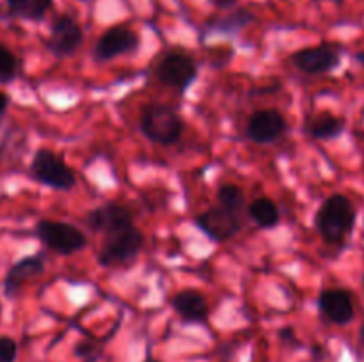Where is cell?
Listing matches in <instances>:
<instances>
[{
	"label": "cell",
	"instance_id": "obj_1",
	"mask_svg": "<svg viewBox=\"0 0 364 362\" xmlns=\"http://www.w3.org/2000/svg\"><path fill=\"white\" fill-rule=\"evenodd\" d=\"M355 208L343 194H333L315 213V227L329 245H343L355 227Z\"/></svg>",
	"mask_w": 364,
	"mask_h": 362
},
{
	"label": "cell",
	"instance_id": "obj_2",
	"mask_svg": "<svg viewBox=\"0 0 364 362\" xmlns=\"http://www.w3.org/2000/svg\"><path fill=\"white\" fill-rule=\"evenodd\" d=\"M141 133L160 146H173L183 133V121L176 110L164 103H148L139 119Z\"/></svg>",
	"mask_w": 364,
	"mask_h": 362
},
{
	"label": "cell",
	"instance_id": "obj_3",
	"mask_svg": "<svg viewBox=\"0 0 364 362\" xmlns=\"http://www.w3.org/2000/svg\"><path fill=\"white\" fill-rule=\"evenodd\" d=\"M144 247V233L139 227L128 226L105 234L98 252V263L105 268L132 261Z\"/></svg>",
	"mask_w": 364,
	"mask_h": 362
},
{
	"label": "cell",
	"instance_id": "obj_4",
	"mask_svg": "<svg viewBox=\"0 0 364 362\" xmlns=\"http://www.w3.org/2000/svg\"><path fill=\"white\" fill-rule=\"evenodd\" d=\"M31 172L36 181L53 190H71L77 185V174L60 156L50 149H38L32 158Z\"/></svg>",
	"mask_w": 364,
	"mask_h": 362
},
{
	"label": "cell",
	"instance_id": "obj_5",
	"mask_svg": "<svg viewBox=\"0 0 364 362\" xmlns=\"http://www.w3.org/2000/svg\"><path fill=\"white\" fill-rule=\"evenodd\" d=\"M39 240L57 254L70 256L87 247V238L77 226L63 220H39L36 226Z\"/></svg>",
	"mask_w": 364,
	"mask_h": 362
},
{
	"label": "cell",
	"instance_id": "obj_6",
	"mask_svg": "<svg viewBox=\"0 0 364 362\" xmlns=\"http://www.w3.org/2000/svg\"><path fill=\"white\" fill-rule=\"evenodd\" d=\"M198 64L191 55L183 52H169L159 60L155 67V77L160 84L185 91L198 78Z\"/></svg>",
	"mask_w": 364,
	"mask_h": 362
},
{
	"label": "cell",
	"instance_id": "obj_7",
	"mask_svg": "<svg viewBox=\"0 0 364 362\" xmlns=\"http://www.w3.org/2000/svg\"><path fill=\"white\" fill-rule=\"evenodd\" d=\"M291 64L299 71L308 75L333 73L341 64V50L336 45L322 43L316 46H308L291 53Z\"/></svg>",
	"mask_w": 364,
	"mask_h": 362
},
{
	"label": "cell",
	"instance_id": "obj_8",
	"mask_svg": "<svg viewBox=\"0 0 364 362\" xmlns=\"http://www.w3.org/2000/svg\"><path fill=\"white\" fill-rule=\"evenodd\" d=\"M194 222L199 231H203L206 236L212 238L213 241H219V243L231 240L242 229V220L238 216V212L228 209L220 204L199 213Z\"/></svg>",
	"mask_w": 364,
	"mask_h": 362
},
{
	"label": "cell",
	"instance_id": "obj_9",
	"mask_svg": "<svg viewBox=\"0 0 364 362\" xmlns=\"http://www.w3.org/2000/svg\"><path fill=\"white\" fill-rule=\"evenodd\" d=\"M82 41H84V31L71 14H59V16L53 18L52 25H50L48 41H46L48 50L53 55H73L80 48Z\"/></svg>",
	"mask_w": 364,
	"mask_h": 362
},
{
	"label": "cell",
	"instance_id": "obj_10",
	"mask_svg": "<svg viewBox=\"0 0 364 362\" xmlns=\"http://www.w3.org/2000/svg\"><path fill=\"white\" fill-rule=\"evenodd\" d=\"M139 45H141V39L134 28L127 27V25H114V27L107 28L96 41L95 57L98 60L116 59V57L135 52Z\"/></svg>",
	"mask_w": 364,
	"mask_h": 362
},
{
	"label": "cell",
	"instance_id": "obj_11",
	"mask_svg": "<svg viewBox=\"0 0 364 362\" xmlns=\"http://www.w3.org/2000/svg\"><path fill=\"white\" fill-rule=\"evenodd\" d=\"M318 311L333 325H348L355 318L354 297L343 287H327L318 295Z\"/></svg>",
	"mask_w": 364,
	"mask_h": 362
},
{
	"label": "cell",
	"instance_id": "obj_12",
	"mask_svg": "<svg viewBox=\"0 0 364 362\" xmlns=\"http://www.w3.org/2000/svg\"><path fill=\"white\" fill-rule=\"evenodd\" d=\"M287 131V119L277 109H262L249 117L245 137L256 144L276 142Z\"/></svg>",
	"mask_w": 364,
	"mask_h": 362
},
{
	"label": "cell",
	"instance_id": "obj_13",
	"mask_svg": "<svg viewBox=\"0 0 364 362\" xmlns=\"http://www.w3.org/2000/svg\"><path fill=\"white\" fill-rule=\"evenodd\" d=\"M85 226L98 233H112V231L134 226V213L119 202H107L85 215Z\"/></svg>",
	"mask_w": 364,
	"mask_h": 362
},
{
	"label": "cell",
	"instance_id": "obj_14",
	"mask_svg": "<svg viewBox=\"0 0 364 362\" xmlns=\"http://www.w3.org/2000/svg\"><path fill=\"white\" fill-rule=\"evenodd\" d=\"M171 307L187 323H201L208 318V302L196 290H181L171 298Z\"/></svg>",
	"mask_w": 364,
	"mask_h": 362
},
{
	"label": "cell",
	"instance_id": "obj_15",
	"mask_svg": "<svg viewBox=\"0 0 364 362\" xmlns=\"http://www.w3.org/2000/svg\"><path fill=\"white\" fill-rule=\"evenodd\" d=\"M43 270H45V263H43L41 256H27V258H21L20 261L14 263L7 272L6 279H4L6 297H14L18 290L23 286L25 280L41 275Z\"/></svg>",
	"mask_w": 364,
	"mask_h": 362
},
{
	"label": "cell",
	"instance_id": "obj_16",
	"mask_svg": "<svg viewBox=\"0 0 364 362\" xmlns=\"http://www.w3.org/2000/svg\"><path fill=\"white\" fill-rule=\"evenodd\" d=\"M345 128H347V123L343 117H338L331 112H322L313 116L306 123V133L316 141H334L343 135Z\"/></svg>",
	"mask_w": 364,
	"mask_h": 362
},
{
	"label": "cell",
	"instance_id": "obj_17",
	"mask_svg": "<svg viewBox=\"0 0 364 362\" xmlns=\"http://www.w3.org/2000/svg\"><path fill=\"white\" fill-rule=\"evenodd\" d=\"M255 21V14L245 7H238V9L231 11V13L224 14V16H215L208 20L206 28L212 32H224V34H237L242 28L247 27L249 23Z\"/></svg>",
	"mask_w": 364,
	"mask_h": 362
},
{
	"label": "cell",
	"instance_id": "obj_18",
	"mask_svg": "<svg viewBox=\"0 0 364 362\" xmlns=\"http://www.w3.org/2000/svg\"><path fill=\"white\" fill-rule=\"evenodd\" d=\"M11 16L39 21L52 9L53 0H6Z\"/></svg>",
	"mask_w": 364,
	"mask_h": 362
},
{
	"label": "cell",
	"instance_id": "obj_19",
	"mask_svg": "<svg viewBox=\"0 0 364 362\" xmlns=\"http://www.w3.org/2000/svg\"><path fill=\"white\" fill-rule=\"evenodd\" d=\"M247 213L262 229H272L279 224L281 213L276 202L269 197H258L247 206Z\"/></svg>",
	"mask_w": 364,
	"mask_h": 362
},
{
	"label": "cell",
	"instance_id": "obj_20",
	"mask_svg": "<svg viewBox=\"0 0 364 362\" xmlns=\"http://www.w3.org/2000/svg\"><path fill=\"white\" fill-rule=\"evenodd\" d=\"M217 202L228 209L240 212L242 206H244V192L237 185H223L217 190Z\"/></svg>",
	"mask_w": 364,
	"mask_h": 362
},
{
	"label": "cell",
	"instance_id": "obj_21",
	"mask_svg": "<svg viewBox=\"0 0 364 362\" xmlns=\"http://www.w3.org/2000/svg\"><path fill=\"white\" fill-rule=\"evenodd\" d=\"M18 75V59L6 45L0 43V84H9Z\"/></svg>",
	"mask_w": 364,
	"mask_h": 362
},
{
	"label": "cell",
	"instance_id": "obj_22",
	"mask_svg": "<svg viewBox=\"0 0 364 362\" xmlns=\"http://www.w3.org/2000/svg\"><path fill=\"white\" fill-rule=\"evenodd\" d=\"M16 341L7 336L0 337V362H14L16 361Z\"/></svg>",
	"mask_w": 364,
	"mask_h": 362
},
{
	"label": "cell",
	"instance_id": "obj_23",
	"mask_svg": "<svg viewBox=\"0 0 364 362\" xmlns=\"http://www.w3.org/2000/svg\"><path fill=\"white\" fill-rule=\"evenodd\" d=\"M210 2L219 9H228V7H233L238 0H210Z\"/></svg>",
	"mask_w": 364,
	"mask_h": 362
},
{
	"label": "cell",
	"instance_id": "obj_24",
	"mask_svg": "<svg viewBox=\"0 0 364 362\" xmlns=\"http://www.w3.org/2000/svg\"><path fill=\"white\" fill-rule=\"evenodd\" d=\"M7 106H9V98H7L4 92H0V116H2L4 112L7 110Z\"/></svg>",
	"mask_w": 364,
	"mask_h": 362
},
{
	"label": "cell",
	"instance_id": "obj_25",
	"mask_svg": "<svg viewBox=\"0 0 364 362\" xmlns=\"http://www.w3.org/2000/svg\"><path fill=\"white\" fill-rule=\"evenodd\" d=\"M279 336H281V339H283V341H294V330H291V329H284V330H281V334H279Z\"/></svg>",
	"mask_w": 364,
	"mask_h": 362
},
{
	"label": "cell",
	"instance_id": "obj_26",
	"mask_svg": "<svg viewBox=\"0 0 364 362\" xmlns=\"http://www.w3.org/2000/svg\"><path fill=\"white\" fill-rule=\"evenodd\" d=\"M355 60H358V62L361 64V66H363V70H364V50H361V52H358V53H355Z\"/></svg>",
	"mask_w": 364,
	"mask_h": 362
},
{
	"label": "cell",
	"instance_id": "obj_27",
	"mask_svg": "<svg viewBox=\"0 0 364 362\" xmlns=\"http://www.w3.org/2000/svg\"><path fill=\"white\" fill-rule=\"evenodd\" d=\"M359 341H361V344L364 346V323L359 327Z\"/></svg>",
	"mask_w": 364,
	"mask_h": 362
},
{
	"label": "cell",
	"instance_id": "obj_28",
	"mask_svg": "<svg viewBox=\"0 0 364 362\" xmlns=\"http://www.w3.org/2000/svg\"><path fill=\"white\" fill-rule=\"evenodd\" d=\"M331 2H334V4H338V6H341V4H343V0H331Z\"/></svg>",
	"mask_w": 364,
	"mask_h": 362
},
{
	"label": "cell",
	"instance_id": "obj_29",
	"mask_svg": "<svg viewBox=\"0 0 364 362\" xmlns=\"http://www.w3.org/2000/svg\"><path fill=\"white\" fill-rule=\"evenodd\" d=\"M363 117H364V110H363Z\"/></svg>",
	"mask_w": 364,
	"mask_h": 362
},
{
	"label": "cell",
	"instance_id": "obj_30",
	"mask_svg": "<svg viewBox=\"0 0 364 362\" xmlns=\"http://www.w3.org/2000/svg\"><path fill=\"white\" fill-rule=\"evenodd\" d=\"M363 279H364V277H363Z\"/></svg>",
	"mask_w": 364,
	"mask_h": 362
}]
</instances>
